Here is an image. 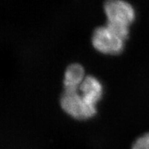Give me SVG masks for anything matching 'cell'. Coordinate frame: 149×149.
I'll list each match as a JSON object with an SVG mask.
<instances>
[{"label": "cell", "mask_w": 149, "mask_h": 149, "mask_svg": "<svg viewBox=\"0 0 149 149\" xmlns=\"http://www.w3.org/2000/svg\"><path fill=\"white\" fill-rule=\"evenodd\" d=\"M84 69L78 63H72L67 67L64 74V89L76 90L79 89L80 84L85 79Z\"/></svg>", "instance_id": "5"}, {"label": "cell", "mask_w": 149, "mask_h": 149, "mask_svg": "<svg viewBox=\"0 0 149 149\" xmlns=\"http://www.w3.org/2000/svg\"><path fill=\"white\" fill-rule=\"evenodd\" d=\"M104 10L107 18V24L113 29L127 40L130 26L135 18L134 8L124 0H107Z\"/></svg>", "instance_id": "1"}, {"label": "cell", "mask_w": 149, "mask_h": 149, "mask_svg": "<svg viewBox=\"0 0 149 149\" xmlns=\"http://www.w3.org/2000/svg\"><path fill=\"white\" fill-rule=\"evenodd\" d=\"M132 149H149V133H145L138 138Z\"/></svg>", "instance_id": "6"}, {"label": "cell", "mask_w": 149, "mask_h": 149, "mask_svg": "<svg viewBox=\"0 0 149 149\" xmlns=\"http://www.w3.org/2000/svg\"><path fill=\"white\" fill-rule=\"evenodd\" d=\"M79 91L88 104L96 107L98 101L102 97L104 88L97 78L92 75H87L80 84Z\"/></svg>", "instance_id": "4"}, {"label": "cell", "mask_w": 149, "mask_h": 149, "mask_svg": "<svg viewBox=\"0 0 149 149\" xmlns=\"http://www.w3.org/2000/svg\"><path fill=\"white\" fill-rule=\"evenodd\" d=\"M61 107L74 119L84 120L94 117L97 113L96 107L91 106L83 99L76 90H65L61 95Z\"/></svg>", "instance_id": "3"}, {"label": "cell", "mask_w": 149, "mask_h": 149, "mask_svg": "<svg viewBox=\"0 0 149 149\" xmlns=\"http://www.w3.org/2000/svg\"><path fill=\"white\" fill-rule=\"evenodd\" d=\"M125 40L120 33L107 24L97 28L91 37L94 49L107 55H118L121 53L124 49Z\"/></svg>", "instance_id": "2"}]
</instances>
